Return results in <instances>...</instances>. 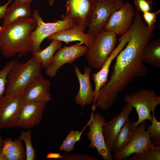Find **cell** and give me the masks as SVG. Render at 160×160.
Returning a JSON list of instances; mask_svg holds the SVG:
<instances>
[{
  "label": "cell",
  "mask_w": 160,
  "mask_h": 160,
  "mask_svg": "<svg viewBox=\"0 0 160 160\" xmlns=\"http://www.w3.org/2000/svg\"><path fill=\"white\" fill-rule=\"evenodd\" d=\"M30 4L12 3L6 9L1 27H6L21 18L31 17Z\"/></svg>",
  "instance_id": "obj_20"
},
{
  "label": "cell",
  "mask_w": 160,
  "mask_h": 160,
  "mask_svg": "<svg viewBox=\"0 0 160 160\" xmlns=\"http://www.w3.org/2000/svg\"><path fill=\"white\" fill-rule=\"evenodd\" d=\"M124 160H160V147L155 146L153 148L133 153Z\"/></svg>",
  "instance_id": "obj_24"
},
{
  "label": "cell",
  "mask_w": 160,
  "mask_h": 160,
  "mask_svg": "<svg viewBox=\"0 0 160 160\" xmlns=\"http://www.w3.org/2000/svg\"><path fill=\"white\" fill-rule=\"evenodd\" d=\"M74 69L79 84V91L75 97L76 104L82 108L95 103L96 95L94 90L92 89L90 80V74L91 69L89 66L85 67L84 73H82L78 66L75 65Z\"/></svg>",
  "instance_id": "obj_16"
},
{
  "label": "cell",
  "mask_w": 160,
  "mask_h": 160,
  "mask_svg": "<svg viewBox=\"0 0 160 160\" xmlns=\"http://www.w3.org/2000/svg\"><path fill=\"white\" fill-rule=\"evenodd\" d=\"M24 101L22 97L3 96L0 99V130L15 127Z\"/></svg>",
  "instance_id": "obj_15"
},
{
  "label": "cell",
  "mask_w": 160,
  "mask_h": 160,
  "mask_svg": "<svg viewBox=\"0 0 160 160\" xmlns=\"http://www.w3.org/2000/svg\"><path fill=\"white\" fill-rule=\"evenodd\" d=\"M0 160H7L4 155L1 153H0Z\"/></svg>",
  "instance_id": "obj_38"
},
{
  "label": "cell",
  "mask_w": 160,
  "mask_h": 160,
  "mask_svg": "<svg viewBox=\"0 0 160 160\" xmlns=\"http://www.w3.org/2000/svg\"><path fill=\"white\" fill-rule=\"evenodd\" d=\"M7 160H24L26 159V152L25 149L17 152L4 155Z\"/></svg>",
  "instance_id": "obj_33"
},
{
  "label": "cell",
  "mask_w": 160,
  "mask_h": 160,
  "mask_svg": "<svg viewBox=\"0 0 160 160\" xmlns=\"http://www.w3.org/2000/svg\"><path fill=\"white\" fill-rule=\"evenodd\" d=\"M115 0H95L96 3L101 2V1H113Z\"/></svg>",
  "instance_id": "obj_40"
},
{
  "label": "cell",
  "mask_w": 160,
  "mask_h": 160,
  "mask_svg": "<svg viewBox=\"0 0 160 160\" xmlns=\"http://www.w3.org/2000/svg\"><path fill=\"white\" fill-rule=\"evenodd\" d=\"M105 122L104 116L99 112L92 113L88 125L89 131L87 133L90 143V148H96L104 160H113L111 153L106 145L103 132V127Z\"/></svg>",
  "instance_id": "obj_8"
},
{
  "label": "cell",
  "mask_w": 160,
  "mask_h": 160,
  "mask_svg": "<svg viewBox=\"0 0 160 160\" xmlns=\"http://www.w3.org/2000/svg\"><path fill=\"white\" fill-rule=\"evenodd\" d=\"M134 107L126 103L121 112L115 116L103 127L104 140L107 148L111 152H113V147L116 137L122 127L129 119V116Z\"/></svg>",
  "instance_id": "obj_14"
},
{
  "label": "cell",
  "mask_w": 160,
  "mask_h": 160,
  "mask_svg": "<svg viewBox=\"0 0 160 160\" xmlns=\"http://www.w3.org/2000/svg\"><path fill=\"white\" fill-rule=\"evenodd\" d=\"M41 68L33 57L24 63L15 60L7 77L4 96L22 97L29 85L42 75Z\"/></svg>",
  "instance_id": "obj_3"
},
{
  "label": "cell",
  "mask_w": 160,
  "mask_h": 160,
  "mask_svg": "<svg viewBox=\"0 0 160 160\" xmlns=\"http://www.w3.org/2000/svg\"><path fill=\"white\" fill-rule=\"evenodd\" d=\"M95 3V0H67L64 16L72 20L85 31Z\"/></svg>",
  "instance_id": "obj_12"
},
{
  "label": "cell",
  "mask_w": 160,
  "mask_h": 160,
  "mask_svg": "<svg viewBox=\"0 0 160 160\" xmlns=\"http://www.w3.org/2000/svg\"><path fill=\"white\" fill-rule=\"evenodd\" d=\"M32 17L36 20L37 25L31 33L32 43L31 52L41 50L40 46L46 38L59 31L71 28L75 24L73 21L63 16L62 20L52 23L44 22L36 9L32 14Z\"/></svg>",
  "instance_id": "obj_6"
},
{
  "label": "cell",
  "mask_w": 160,
  "mask_h": 160,
  "mask_svg": "<svg viewBox=\"0 0 160 160\" xmlns=\"http://www.w3.org/2000/svg\"><path fill=\"white\" fill-rule=\"evenodd\" d=\"M124 3L122 0L96 3L89 20L87 33L94 39L103 29L112 14L119 9Z\"/></svg>",
  "instance_id": "obj_7"
},
{
  "label": "cell",
  "mask_w": 160,
  "mask_h": 160,
  "mask_svg": "<svg viewBox=\"0 0 160 160\" xmlns=\"http://www.w3.org/2000/svg\"><path fill=\"white\" fill-rule=\"evenodd\" d=\"M160 12L159 10L156 12H147L143 13V17L148 27L152 28L155 26V23L156 21L157 15Z\"/></svg>",
  "instance_id": "obj_32"
},
{
  "label": "cell",
  "mask_w": 160,
  "mask_h": 160,
  "mask_svg": "<svg viewBox=\"0 0 160 160\" xmlns=\"http://www.w3.org/2000/svg\"><path fill=\"white\" fill-rule=\"evenodd\" d=\"M32 0H15V1L26 4H31Z\"/></svg>",
  "instance_id": "obj_37"
},
{
  "label": "cell",
  "mask_w": 160,
  "mask_h": 160,
  "mask_svg": "<svg viewBox=\"0 0 160 160\" xmlns=\"http://www.w3.org/2000/svg\"><path fill=\"white\" fill-rule=\"evenodd\" d=\"M60 160H97L95 157L89 156L87 154L71 153L65 152L62 156H60L59 159Z\"/></svg>",
  "instance_id": "obj_31"
},
{
  "label": "cell",
  "mask_w": 160,
  "mask_h": 160,
  "mask_svg": "<svg viewBox=\"0 0 160 160\" xmlns=\"http://www.w3.org/2000/svg\"><path fill=\"white\" fill-rule=\"evenodd\" d=\"M12 0H8L5 4L0 6V19H3L5 11Z\"/></svg>",
  "instance_id": "obj_34"
},
{
  "label": "cell",
  "mask_w": 160,
  "mask_h": 160,
  "mask_svg": "<svg viewBox=\"0 0 160 160\" xmlns=\"http://www.w3.org/2000/svg\"><path fill=\"white\" fill-rule=\"evenodd\" d=\"M50 82L41 75L28 87L22 97L24 101H34L47 105L51 98Z\"/></svg>",
  "instance_id": "obj_17"
},
{
  "label": "cell",
  "mask_w": 160,
  "mask_h": 160,
  "mask_svg": "<svg viewBox=\"0 0 160 160\" xmlns=\"http://www.w3.org/2000/svg\"><path fill=\"white\" fill-rule=\"evenodd\" d=\"M129 40L127 34L121 38L119 39V44L108 57L100 70L92 75V79L95 84L94 90L96 99L100 89L108 81V75L110 68L113 60L117 56L127 43Z\"/></svg>",
  "instance_id": "obj_18"
},
{
  "label": "cell",
  "mask_w": 160,
  "mask_h": 160,
  "mask_svg": "<svg viewBox=\"0 0 160 160\" xmlns=\"http://www.w3.org/2000/svg\"><path fill=\"white\" fill-rule=\"evenodd\" d=\"M15 60L10 61L0 70V99L3 97L6 88L7 75L12 69Z\"/></svg>",
  "instance_id": "obj_29"
},
{
  "label": "cell",
  "mask_w": 160,
  "mask_h": 160,
  "mask_svg": "<svg viewBox=\"0 0 160 160\" xmlns=\"http://www.w3.org/2000/svg\"><path fill=\"white\" fill-rule=\"evenodd\" d=\"M127 34L128 41L116 57L109 80L100 89L93 105L95 108L108 110L115 103L119 93L135 79L144 77L148 73L142 57L145 46L152 39L151 34L135 26L132 27Z\"/></svg>",
  "instance_id": "obj_1"
},
{
  "label": "cell",
  "mask_w": 160,
  "mask_h": 160,
  "mask_svg": "<svg viewBox=\"0 0 160 160\" xmlns=\"http://www.w3.org/2000/svg\"><path fill=\"white\" fill-rule=\"evenodd\" d=\"M117 34L103 29L100 31L88 47L86 54L87 63L95 69L100 70L116 48Z\"/></svg>",
  "instance_id": "obj_4"
},
{
  "label": "cell",
  "mask_w": 160,
  "mask_h": 160,
  "mask_svg": "<svg viewBox=\"0 0 160 160\" xmlns=\"http://www.w3.org/2000/svg\"><path fill=\"white\" fill-rule=\"evenodd\" d=\"M138 126H136L129 119L122 127L115 140L113 152H119L129 143L133 137Z\"/></svg>",
  "instance_id": "obj_21"
},
{
  "label": "cell",
  "mask_w": 160,
  "mask_h": 160,
  "mask_svg": "<svg viewBox=\"0 0 160 160\" xmlns=\"http://www.w3.org/2000/svg\"><path fill=\"white\" fill-rule=\"evenodd\" d=\"M36 22L33 17L21 18L10 25L0 26V52L6 58L18 54L20 56L31 52V35L36 28Z\"/></svg>",
  "instance_id": "obj_2"
},
{
  "label": "cell",
  "mask_w": 160,
  "mask_h": 160,
  "mask_svg": "<svg viewBox=\"0 0 160 160\" xmlns=\"http://www.w3.org/2000/svg\"><path fill=\"white\" fill-rule=\"evenodd\" d=\"M81 134V132L79 131H70L65 139L63 140L59 150L67 152L72 151L76 143L78 141H80Z\"/></svg>",
  "instance_id": "obj_26"
},
{
  "label": "cell",
  "mask_w": 160,
  "mask_h": 160,
  "mask_svg": "<svg viewBox=\"0 0 160 160\" xmlns=\"http://www.w3.org/2000/svg\"><path fill=\"white\" fill-rule=\"evenodd\" d=\"M83 28L74 24L71 28L56 32L47 38L48 40H57L66 44L79 41L88 47L93 42L94 39L87 33H85Z\"/></svg>",
  "instance_id": "obj_19"
},
{
  "label": "cell",
  "mask_w": 160,
  "mask_h": 160,
  "mask_svg": "<svg viewBox=\"0 0 160 160\" xmlns=\"http://www.w3.org/2000/svg\"><path fill=\"white\" fill-rule=\"evenodd\" d=\"M124 100L135 108L138 115L137 120L134 124L138 126L141 123L149 120L151 121L157 106L160 103V97L150 89H141L125 95Z\"/></svg>",
  "instance_id": "obj_5"
},
{
  "label": "cell",
  "mask_w": 160,
  "mask_h": 160,
  "mask_svg": "<svg viewBox=\"0 0 160 160\" xmlns=\"http://www.w3.org/2000/svg\"><path fill=\"white\" fill-rule=\"evenodd\" d=\"M60 156L59 153H50L47 154V158L49 159H59Z\"/></svg>",
  "instance_id": "obj_35"
},
{
  "label": "cell",
  "mask_w": 160,
  "mask_h": 160,
  "mask_svg": "<svg viewBox=\"0 0 160 160\" xmlns=\"http://www.w3.org/2000/svg\"><path fill=\"white\" fill-rule=\"evenodd\" d=\"M135 11L132 5L124 2L119 9L113 12L109 17L103 29L112 31L123 37L128 32L133 23Z\"/></svg>",
  "instance_id": "obj_10"
},
{
  "label": "cell",
  "mask_w": 160,
  "mask_h": 160,
  "mask_svg": "<svg viewBox=\"0 0 160 160\" xmlns=\"http://www.w3.org/2000/svg\"><path fill=\"white\" fill-rule=\"evenodd\" d=\"M22 141L19 138L13 140L7 137L4 140L1 153L4 155L12 153L24 149Z\"/></svg>",
  "instance_id": "obj_27"
},
{
  "label": "cell",
  "mask_w": 160,
  "mask_h": 160,
  "mask_svg": "<svg viewBox=\"0 0 160 160\" xmlns=\"http://www.w3.org/2000/svg\"><path fill=\"white\" fill-rule=\"evenodd\" d=\"M3 141L4 140L2 138L0 132V153H1L3 146Z\"/></svg>",
  "instance_id": "obj_36"
},
{
  "label": "cell",
  "mask_w": 160,
  "mask_h": 160,
  "mask_svg": "<svg viewBox=\"0 0 160 160\" xmlns=\"http://www.w3.org/2000/svg\"><path fill=\"white\" fill-rule=\"evenodd\" d=\"M31 133V131L30 129L26 131H23L19 137L25 143L26 160H34L36 158V150L32 144Z\"/></svg>",
  "instance_id": "obj_25"
},
{
  "label": "cell",
  "mask_w": 160,
  "mask_h": 160,
  "mask_svg": "<svg viewBox=\"0 0 160 160\" xmlns=\"http://www.w3.org/2000/svg\"><path fill=\"white\" fill-rule=\"evenodd\" d=\"M143 63L155 67H160V38L151 40L145 46L143 51Z\"/></svg>",
  "instance_id": "obj_23"
},
{
  "label": "cell",
  "mask_w": 160,
  "mask_h": 160,
  "mask_svg": "<svg viewBox=\"0 0 160 160\" xmlns=\"http://www.w3.org/2000/svg\"><path fill=\"white\" fill-rule=\"evenodd\" d=\"M46 105L34 101H24L18 116L15 127L27 129L40 123Z\"/></svg>",
  "instance_id": "obj_13"
},
{
  "label": "cell",
  "mask_w": 160,
  "mask_h": 160,
  "mask_svg": "<svg viewBox=\"0 0 160 160\" xmlns=\"http://www.w3.org/2000/svg\"><path fill=\"white\" fill-rule=\"evenodd\" d=\"M153 2L152 0H134V5L137 10L143 13L152 12Z\"/></svg>",
  "instance_id": "obj_30"
},
{
  "label": "cell",
  "mask_w": 160,
  "mask_h": 160,
  "mask_svg": "<svg viewBox=\"0 0 160 160\" xmlns=\"http://www.w3.org/2000/svg\"><path fill=\"white\" fill-rule=\"evenodd\" d=\"M55 0H48L49 4L50 6H52L54 3Z\"/></svg>",
  "instance_id": "obj_39"
},
{
  "label": "cell",
  "mask_w": 160,
  "mask_h": 160,
  "mask_svg": "<svg viewBox=\"0 0 160 160\" xmlns=\"http://www.w3.org/2000/svg\"><path fill=\"white\" fill-rule=\"evenodd\" d=\"M77 43L69 46H65L57 51L50 65L45 69V73L50 78L56 76L59 69L66 63H72L78 58L86 55L88 47Z\"/></svg>",
  "instance_id": "obj_9"
},
{
  "label": "cell",
  "mask_w": 160,
  "mask_h": 160,
  "mask_svg": "<svg viewBox=\"0 0 160 160\" xmlns=\"http://www.w3.org/2000/svg\"><path fill=\"white\" fill-rule=\"evenodd\" d=\"M61 41L52 40L49 45L43 50L32 53L33 57L45 69L50 65L56 52L62 47Z\"/></svg>",
  "instance_id": "obj_22"
},
{
  "label": "cell",
  "mask_w": 160,
  "mask_h": 160,
  "mask_svg": "<svg viewBox=\"0 0 160 160\" xmlns=\"http://www.w3.org/2000/svg\"><path fill=\"white\" fill-rule=\"evenodd\" d=\"M154 112L152 113L153 118L151 124L147 127L152 143L154 146L160 147V122L158 121L154 116Z\"/></svg>",
  "instance_id": "obj_28"
},
{
  "label": "cell",
  "mask_w": 160,
  "mask_h": 160,
  "mask_svg": "<svg viewBox=\"0 0 160 160\" xmlns=\"http://www.w3.org/2000/svg\"><path fill=\"white\" fill-rule=\"evenodd\" d=\"M146 121L140 123L131 141L122 151L114 152L112 156L116 160H122L134 153L146 151L155 147L151 140L149 132L146 130Z\"/></svg>",
  "instance_id": "obj_11"
}]
</instances>
